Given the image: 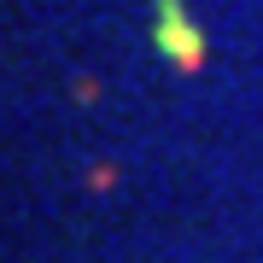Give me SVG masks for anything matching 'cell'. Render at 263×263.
Instances as JSON below:
<instances>
[{
	"label": "cell",
	"mask_w": 263,
	"mask_h": 263,
	"mask_svg": "<svg viewBox=\"0 0 263 263\" xmlns=\"http://www.w3.org/2000/svg\"><path fill=\"white\" fill-rule=\"evenodd\" d=\"M152 47H158L181 76H199V70H205V59H211L205 29L187 18L181 0H152Z\"/></svg>",
	"instance_id": "1"
}]
</instances>
